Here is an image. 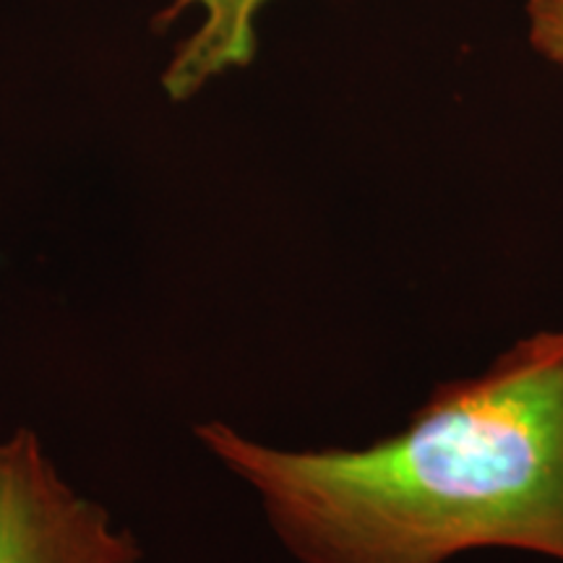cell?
Masks as SVG:
<instances>
[{"mask_svg": "<svg viewBox=\"0 0 563 563\" xmlns=\"http://www.w3.org/2000/svg\"><path fill=\"white\" fill-rule=\"evenodd\" d=\"M194 433L300 563H443L475 548L563 561V329L435 386L361 449L266 446L222 420Z\"/></svg>", "mask_w": 563, "mask_h": 563, "instance_id": "6da1fadb", "label": "cell"}, {"mask_svg": "<svg viewBox=\"0 0 563 563\" xmlns=\"http://www.w3.org/2000/svg\"><path fill=\"white\" fill-rule=\"evenodd\" d=\"M136 534L70 488L30 428L0 435V563H141Z\"/></svg>", "mask_w": 563, "mask_h": 563, "instance_id": "7a4b0ae2", "label": "cell"}, {"mask_svg": "<svg viewBox=\"0 0 563 563\" xmlns=\"http://www.w3.org/2000/svg\"><path fill=\"white\" fill-rule=\"evenodd\" d=\"M266 0H175L162 13V24H170L183 9L201 5V26L178 47L162 76L170 100H191L211 79L232 68L251 66L256 58V13Z\"/></svg>", "mask_w": 563, "mask_h": 563, "instance_id": "3957f363", "label": "cell"}, {"mask_svg": "<svg viewBox=\"0 0 563 563\" xmlns=\"http://www.w3.org/2000/svg\"><path fill=\"white\" fill-rule=\"evenodd\" d=\"M527 24L534 51L563 66V0H530Z\"/></svg>", "mask_w": 563, "mask_h": 563, "instance_id": "277c9868", "label": "cell"}]
</instances>
